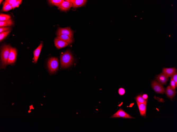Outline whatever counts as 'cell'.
<instances>
[{
	"label": "cell",
	"mask_w": 177,
	"mask_h": 132,
	"mask_svg": "<svg viewBox=\"0 0 177 132\" xmlns=\"http://www.w3.org/2000/svg\"><path fill=\"white\" fill-rule=\"evenodd\" d=\"M10 31L2 32L0 33V41H1L9 34Z\"/></svg>",
	"instance_id": "cell-22"
},
{
	"label": "cell",
	"mask_w": 177,
	"mask_h": 132,
	"mask_svg": "<svg viewBox=\"0 0 177 132\" xmlns=\"http://www.w3.org/2000/svg\"><path fill=\"white\" fill-rule=\"evenodd\" d=\"M165 91L167 96L171 99L174 97L176 94L175 89H172L170 87L169 85L167 87Z\"/></svg>",
	"instance_id": "cell-16"
},
{
	"label": "cell",
	"mask_w": 177,
	"mask_h": 132,
	"mask_svg": "<svg viewBox=\"0 0 177 132\" xmlns=\"http://www.w3.org/2000/svg\"><path fill=\"white\" fill-rule=\"evenodd\" d=\"M156 79L161 84L164 85L166 84L167 81L168 77L162 73L157 75Z\"/></svg>",
	"instance_id": "cell-10"
},
{
	"label": "cell",
	"mask_w": 177,
	"mask_h": 132,
	"mask_svg": "<svg viewBox=\"0 0 177 132\" xmlns=\"http://www.w3.org/2000/svg\"><path fill=\"white\" fill-rule=\"evenodd\" d=\"M72 6L73 4L71 2L66 0H63L58 7L60 11H66L72 7Z\"/></svg>",
	"instance_id": "cell-8"
},
{
	"label": "cell",
	"mask_w": 177,
	"mask_h": 132,
	"mask_svg": "<svg viewBox=\"0 0 177 132\" xmlns=\"http://www.w3.org/2000/svg\"><path fill=\"white\" fill-rule=\"evenodd\" d=\"M135 118L120 108L110 118Z\"/></svg>",
	"instance_id": "cell-7"
},
{
	"label": "cell",
	"mask_w": 177,
	"mask_h": 132,
	"mask_svg": "<svg viewBox=\"0 0 177 132\" xmlns=\"http://www.w3.org/2000/svg\"><path fill=\"white\" fill-rule=\"evenodd\" d=\"M142 97L145 99H147L148 98V96L146 94H144L142 96Z\"/></svg>",
	"instance_id": "cell-29"
},
{
	"label": "cell",
	"mask_w": 177,
	"mask_h": 132,
	"mask_svg": "<svg viewBox=\"0 0 177 132\" xmlns=\"http://www.w3.org/2000/svg\"><path fill=\"white\" fill-rule=\"evenodd\" d=\"M47 65L49 71L51 73L55 72L58 68V58L56 57L50 58L48 60Z\"/></svg>",
	"instance_id": "cell-3"
},
{
	"label": "cell",
	"mask_w": 177,
	"mask_h": 132,
	"mask_svg": "<svg viewBox=\"0 0 177 132\" xmlns=\"http://www.w3.org/2000/svg\"><path fill=\"white\" fill-rule=\"evenodd\" d=\"M55 46L57 49L64 48L68 46V44L65 42L55 38L54 40Z\"/></svg>",
	"instance_id": "cell-12"
},
{
	"label": "cell",
	"mask_w": 177,
	"mask_h": 132,
	"mask_svg": "<svg viewBox=\"0 0 177 132\" xmlns=\"http://www.w3.org/2000/svg\"><path fill=\"white\" fill-rule=\"evenodd\" d=\"M3 1V0H0V4H1V2H2Z\"/></svg>",
	"instance_id": "cell-30"
},
{
	"label": "cell",
	"mask_w": 177,
	"mask_h": 132,
	"mask_svg": "<svg viewBox=\"0 0 177 132\" xmlns=\"http://www.w3.org/2000/svg\"><path fill=\"white\" fill-rule=\"evenodd\" d=\"M43 46V43L42 42L39 46L33 51L34 57L33 60L35 63L37 61L41 49Z\"/></svg>",
	"instance_id": "cell-13"
},
{
	"label": "cell",
	"mask_w": 177,
	"mask_h": 132,
	"mask_svg": "<svg viewBox=\"0 0 177 132\" xmlns=\"http://www.w3.org/2000/svg\"><path fill=\"white\" fill-rule=\"evenodd\" d=\"M56 38L58 39L67 42L68 45H70L74 41L73 38H72L69 36L65 35H57Z\"/></svg>",
	"instance_id": "cell-14"
},
{
	"label": "cell",
	"mask_w": 177,
	"mask_h": 132,
	"mask_svg": "<svg viewBox=\"0 0 177 132\" xmlns=\"http://www.w3.org/2000/svg\"><path fill=\"white\" fill-rule=\"evenodd\" d=\"M125 89L123 88H120L118 90V93L120 95H123L125 94Z\"/></svg>",
	"instance_id": "cell-27"
},
{
	"label": "cell",
	"mask_w": 177,
	"mask_h": 132,
	"mask_svg": "<svg viewBox=\"0 0 177 132\" xmlns=\"http://www.w3.org/2000/svg\"><path fill=\"white\" fill-rule=\"evenodd\" d=\"M136 102L139 110L140 115L142 116H145L147 104L140 103L137 102Z\"/></svg>",
	"instance_id": "cell-15"
},
{
	"label": "cell",
	"mask_w": 177,
	"mask_h": 132,
	"mask_svg": "<svg viewBox=\"0 0 177 132\" xmlns=\"http://www.w3.org/2000/svg\"><path fill=\"white\" fill-rule=\"evenodd\" d=\"M17 51L14 48L11 47L8 58L7 65L12 64L15 62L17 56Z\"/></svg>",
	"instance_id": "cell-6"
},
{
	"label": "cell",
	"mask_w": 177,
	"mask_h": 132,
	"mask_svg": "<svg viewBox=\"0 0 177 132\" xmlns=\"http://www.w3.org/2000/svg\"><path fill=\"white\" fill-rule=\"evenodd\" d=\"M57 35H65L69 36L70 38H73V31L69 27L59 28L56 32Z\"/></svg>",
	"instance_id": "cell-4"
},
{
	"label": "cell",
	"mask_w": 177,
	"mask_h": 132,
	"mask_svg": "<svg viewBox=\"0 0 177 132\" xmlns=\"http://www.w3.org/2000/svg\"><path fill=\"white\" fill-rule=\"evenodd\" d=\"M63 1V0H48V2L50 4L58 7Z\"/></svg>",
	"instance_id": "cell-20"
},
{
	"label": "cell",
	"mask_w": 177,
	"mask_h": 132,
	"mask_svg": "<svg viewBox=\"0 0 177 132\" xmlns=\"http://www.w3.org/2000/svg\"><path fill=\"white\" fill-rule=\"evenodd\" d=\"M135 100L136 101L138 102L145 104H147V100L144 99L141 95H139L135 97Z\"/></svg>",
	"instance_id": "cell-19"
},
{
	"label": "cell",
	"mask_w": 177,
	"mask_h": 132,
	"mask_svg": "<svg viewBox=\"0 0 177 132\" xmlns=\"http://www.w3.org/2000/svg\"><path fill=\"white\" fill-rule=\"evenodd\" d=\"M10 16L7 14L1 13L0 15V21H4L10 19Z\"/></svg>",
	"instance_id": "cell-21"
},
{
	"label": "cell",
	"mask_w": 177,
	"mask_h": 132,
	"mask_svg": "<svg viewBox=\"0 0 177 132\" xmlns=\"http://www.w3.org/2000/svg\"><path fill=\"white\" fill-rule=\"evenodd\" d=\"M171 77L175 82V87L176 88L177 87V73L176 72H175Z\"/></svg>",
	"instance_id": "cell-25"
},
{
	"label": "cell",
	"mask_w": 177,
	"mask_h": 132,
	"mask_svg": "<svg viewBox=\"0 0 177 132\" xmlns=\"http://www.w3.org/2000/svg\"><path fill=\"white\" fill-rule=\"evenodd\" d=\"M17 1V0H6L5 1L9 4L12 5L13 4L16 2Z\"/></svg>",
	"instance_id": "cell-28"
},
{
	"label": "cell",
	"mask_w": 177,
	"mask_h": 132,
	"mask_svg": "<svg viewBox=\"0 0 177 132\" xmlns=\"http://www.w3.org/2000/svg\"><path fill=\"white\" fill-rule=\"evenodd\" d=\"M22 1L21 0H17L16 2L11 5L12 9H14L15 8L18 7L19 5L21 3Z\"/></svg>",
	"instance_id": "cell-23"
},
{
	"label": "cell",
	"mask_w": 177,
	"mask_h": 132,
	"mask_svg": "<svg viewBox=\"0 0 177 132\" xmlns=\"http://www.w3.org/2000/svg\"><path fill=\"white\" fill-rule=\"evenodd\" d=\"M70 2L73 4L72 7L76 8L84 5L87 2V1L85 0H66Z\"/></svg>",
	"instance_id": "cell-9"
},
{
	"label": "cell",
	"mask_w": 177,
	"mask_h": 132,
	"mask_svg": "<svg viewBox=\"0 0 177 132\" xmlns=\"http://www.w3.org/2000/svg\"><path fill=\"white\" fill-rule=\"evenodd\" d=\"M11 47L9 45H4L1 51V69H5L7 65L8 58Z\"/></svg>",
	"instance_id": "cell-2"
},
{
	"label": "cell",
	"mask_w": 177,
	"mask_h": 132,
	"mask_svg": "<svg viewBox=\"0 0 177 132\" xmlns=\"http://www.w3.org/2000/svg\"><path fill=\"white\" fill-rule=\"evenodd\" d=\"M10 30V28L9 27H2L0 28V33Z\"/></svg>",
	"instance_id": "cell-26"
},
{
	"label": "cell",
	"mask_w": 177,
	"mask_h": 132,
	"mask_svg": "<svg viewBox=\"0 0 177 132\" xmlns=\"http://www.w3.org/2000/svg\"><path fill=\"white\" fill-rule=\"evenodd\" d=\"M73 61V57L70 52L67 51L61 55L60 58V66L63 68H67L70 66Z\"/></svg>",
	"instance_id": "cell-1"
},
{
	"label": "cell",
	"mask_w": 177,
	"mask_h": 132,
	"mask_svg": "<svg viewBox=\"0 0 177 132\" xmlns=\"http://www.w3.org/2000/svg\"><path fill=\"white\" fill-rule=\"evenodd\" d=\"M169 86L173 89H175L176 88L175 82L171 78Z\"/></svg>",
	"instance_id": "cell-24"
},
{
	"label": "cell",
	"mask_w": 177,
	"mask_h": 132,
	"mask_svg": "<svg viewBox=\"0 0 177 132\" xmlns=\"http://www.w3.org/2000/svg\"><path fill=\"white\" fill-rule=\"evenodd\" d=\"M152 86L157 93L163 94L165 92L164 88L161 84L155 80H153L152 81Z\"/></svg>",
	"instance_id": "cell-5"
},
{
	"label": "cell",
	"mask_w": 177,
	"mask_h": 132,
	"mask_svg": "<svg viewBox=\"0 0 177 132\" xmlns=\"http://www.w3.org/2000/svg\"><path fill=\"white\" fill-rule=\"evenodd\" d=\"M176 71L175 67L164 68L162 70V73L168 77H171Z\"/></svg>",
	"instance_id": "cell-11"
},
{
	"label": "cell",
	"mask_w": 177,
	"mask_h": 132,
	"mask_svg": "<svg viewBox=\"0 0 177 132\" xmlns=\"http://www.w3.org/2000/svg\"><path fill=\"white\" fill-rule=\"evenodd\" d=\"M13 24L14 22L11 19L4 21H0V27L10 26L13 25Z\"/></svg>",
	"instance_id": "cell-17"
},
{
	"label": "cell",
	"mask_w": 177,
	"mask_h": 132,
	"mask_svg": "<svg viewBox=\"0 0 177 132\" xmlns=\"http://www.w3.org/2000/svg\"><path fill=\"white\" fill-rule=\"evenodd\" d=\"M3 6L2 10L3 11L7 12L12 9L11 5L9 4L5 1L3 3Z\"/></svg>",
	"instance_id": "cell-18"
}]
</instances>
